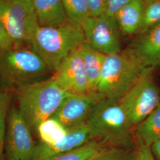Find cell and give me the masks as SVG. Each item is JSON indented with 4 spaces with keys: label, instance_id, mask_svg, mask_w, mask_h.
I'll use <instances>...</instances> for the list:
<instances>
[{
    "label": "cell",
    "instance_id": "cell-1",
    "mask_svg": "<svg viewBox=\"0 0 160 160\" xmlns=\"http://www.w3.org/2000/svg\"><path fill=\"white\" fill-rule=\"evenodd\" d=\"M86 123L94 139L109 148L132 149L135 139L126 113L119 100L103 98L92 109Z\"/></svg>",
    "mask_w": 160,
    "mask_h": 160
},
{
    "label": "cell",
    "instance_id": "cell-2",
    "mask_svg": "<svg viewBox=\"0 0 160 160\" xmlns=\"http://www.w3.org/2000/svg\"><path fill=\"white\" fill-rule=\"evenodd\" d=\"M19 109L33 131L57 112L69 92L52 79L38 80L14 89Z\"/></svg>",
    "mask_w": 160,
    "mask_h": 160
},
{
    "label": "cell",
    "instance_id": "cell-3",
    "mask_svg": "<svg viewBox=\"0 0 160 160\" xmlns=\"http://www.w3.org/2000/svg\"><path fill=\"white\" fill-rule=\"evenodd\" d=\"M85 42L81 28L69 23L57 28L39 26L29 47L42 58L54 73Z\"/></svg>",
    "mask_w": 160,
    "mask_h": 160
},
{
    "label": "cell",
    "instance_id": "cell-4",
    "mask_svg": "<svg viewBox=\"0 0 160 160\" xmlns=\"http://www.w3.org/2000/svg\"><path fill=\"white\" fill-rule=\"evenodd\" d=\"M145 69L126 50L106 55L96 94L100 100H119Z\"/></svg>",
    "mask_w": 160,
    "mask_h": 160
},
{
    "label": "cell",
    "instance_id": "cell-5",
    "mask_svg": "<svg viewBox=\"0 0 160 160\" xmlns=\"http://www.w3.org/2000/svg\"><path fill=\"white\" fill-rule=\"evenodd\" d=\"M49 72L42 58L30 47L0 51V81L9 88L40 80Z\"/></svg>",
    "mask_w": 160,
    "mask_h": 160
},
{
    "label": "cell",
    "instance_id": "cell-6",
    "mask_svg": "<svg viewBox=\"0 0 160 160\" xmlns=\"http://www.w3.org/2000/svg\"><path fill=\"white\" fill-rule=\"evenodd\" d=\"M154 69H145L119 100L132 128L143 122L160 103V91L153 77Z\"/></svg>",
    "mask_w": 160,
    "mask_h": 160
},
{
    "label": "cell",
    "instance_id": "cell-7",
    "mask_svg": "<svg viewBox=\"0 0 160 160\" xmlns=\"http://www.w3.org/2000/svg\"><path fill=\"white\" fill-rule=\"evenodd\" d=\"M0 20L15 46H29L39 27L32 0H0Z\"/></svg>",
    "mask_w": 160,
    "mask_h": 160
},
{
    "label": "cell",
    "instance_id": "cell-8",
    "mask_svg": "<svg viewBox=\"0 0 160 160\" xmlns=\"http://www.w3.org/2000/svg\"><path fill=\"white\" fill-rule=\"evenodd\" d=\"M81 28L86 43L96 51L105 55L122 51V32L114 16L106 13L96 17L88 16Z\"/></svg>",
    "mask_w": 160,
    "mask_h": 160
},
{
    "label": "cell",
    "instance_id": "cell-9",
    "mask_svg": "<svg viewBox=\"0 0 160 160\" xmlns=\"http://www.w3.org/2000/svg\"><path fill=\"white\" fill-rule=\"evenodd\" d=\"M33 131L18 109L11 104L7 118L5 150L8 160H31L36 144Z\"/></svg>",
    "mask_w": 160,
    "mask_h": 160
},
{
    "label": "cell",
    "instance_id": "cell-10",
    "mask_svg": "<svg viewBox=\"0 0 160 160\" xmlns=\"http://www.w3.org/2000/svg\"><path fill=\"white\" fill-rule=\"evenodd\" d=\"M51 78L65 92L77 94H90L87 75L80 48L63 62Z\"/></svg>",
    "mask_w": 160,
    "mask_h": 160
},
{
    "label": "cell",
    "instance_id": "cell-11",
    "mask_svg": "<svg viewBox=\"0 0 160 160\" xmlns=\"http://www.w3.org/2000/svg\"><path fill=\"white\" fill-rule=\"evenodd\" d=\"M100 98L96 94H77L69 93L52 117L66 128L86 122L92 109Z\"/></svg>",
    "mask_w": 160,
    "mask_h": 160
},
{
    "label": "cell",
    "instance_id": "cell-12",
    "mask_svg": "<svg viewBox=\"0 0 160 160\" xmlns=\"http://www.w3.org/2000/svg\"><path fill=\"white\" fill-rule=\"evenodd\" d=\"M94 139L88 124L85 122L67 128L65 137L54 144L37 143L31 160H45L56 155L77 148Z\"/></svg>",
    "mask_w": 160,
    "mask_h": 160
},
{
    "label": "cell",
    "instance_id": "cell-13",
    "mask_svg": "<svg viewBox=\"0 0 160 160\" xmlns=\"http://www.w3.org/2000/svg\"><path fill=\"white\" fill-rule=\"evenodd\" d=\"M125 50L145 68L160 66V23L136 35Z\"/></svg>",
    "mask_w": 160,
    "mask_h": 160
},
{
    "label": "cell",
    "instance_id": "cell-14",
    "mask_svg": "<svg viewBox=\"0 0 160 160\" xmlns=\"http://www.w3.org/2000/svg\"><path fill=\"white\" fill-rule=\"evenodd\" d=\"M40 27L57 28L71 23L61 0H32Z\"/></svg>",
    "mask_w": 160,
    "mask_h": 160
},
{
    "label": "cell",
    "instance_id": "cell-15",
    "mask_svg": "<svg viewBox=\"0 0 160 160\" xmlns=\"http://www.w3.org/2000/svg\"><path fill=\"white\" fill-rule=\"evenodd\" d=\"M143 0H133L114 14L120 31L128 36L138 33L143 14Z\"/></svg>",
    "mask_w": 160,
    "mask_h": 160
},
{
    "label": "cell",
    "instance_id": "cell-16",
    "mask_svg": "<svg viewBox=\"0 0 160 160\" xmlns=\"http://www.w3.org/2000/svg\"><path fill=\"white\" fill-rule=\"evenodd\" d=\"M80 51L87 75L89 93L96 94L106 55L96 51L86 42L80 46Z\"/></svg>",
    "mask_w": 160,
    "mask_h": 160
},
{
    "label": "cell",
    "instance_id": "cell-17",
    "mask_svg": "<svg viewBox=\"0 0 160 160\" xmlns=\"http://www.w3.org/2000/svg\"><path fill=\"white\" fill-rule=\"evenodd\" d=\"M135 143L151 146L160 140V103L148 116L136 127Z\"/></svg>",
    "mask_w": 160,
    "mask_h": 160
},
{
    "label": "cell",
    "instance_id": "cell-18",
    "mask_svg": "<svg viewBox=\"0 0 160 160\" xmlns=\"http://www.w3.org/2000/svg\"><path fill=\"white\" fill-rule=\"evenodd\" d=\"M109 148L102 142L92 139L77 148L56 155L45 160H91Z\"/></svg>",
    "mask_w": 160,
    "mask_h": 160
},
{
    "label": "cell",
    "instance_id": "cell-19",
    "mask_svg": "<svg viewBox=\"0 0 160 160\" xmlns=\"http://www.w3.org/2000/svg\"><path fill=\"white\" fill-rule=\"evenodd\" d=\"M40 142L52 145L60 141L67 133V128L56 119L51 117L41 122L36 129Z\"/></svg>",
    "mask_w": 160,
    "mask_h": 160
},
{
    "label": "cell",
    "instance_id": "cell-20",
    "mask_svg": "<svg viewBox=\"0 0 160 160\" xmlns=\"http://www.w3.org/2000/svg\"><path fill=\"white\" fill-rule=\"evenodd\" d=\"M143 14L138 34L160 23V0H143Z\"/></svg>",
    "mask_w": 160,
    "mask_h": 160
},
{
    "label": "cell",
    "instance_id": "cell-21",
    "mask_svg": "<svg viewBox=\"0 0 160 160\" xmlns=\"http://www.w3.org/2000/svg\"><path fill=\"white\" fill-rule=\"evenodd\" d=\"M71 23L81 27L86 18L90 16L86 0H61Z\"/></svg>",
    "mask_w": 160,
    "mask_h": 160
},
{
    "label": "cell",
    "instance_id": "cell-22",
    "mask_svg": "<svg viewBox=\"0 0 160 160\" xmlns=\"http://www.w3.org/2000/svg\"><path fill=\"white\" fill-rule=\"evenodd\" d=\"M12 102V94L0 89V160H4L7 118Z\"/></svg>",
    "mask_w": 160,
    "mask_h": 160
},
{
    "label": "cell",
    "instance_id": "cell-23",
    "mask_svg": "<svg viewBox=\"0 0 160 160\" xmlns=\"http://www.w3.org/2000/svg\"><path fill=\"white\" fill-rule=\"evenodd\" d=\"M91 160H135V147L132 149L109 148Z\"/></svg>",
    "mask_w": 160,
    "mask_h": 160
},
{
    "label": "cell",
    "instance_id": "cell-24",
    "mask_svg": "<svg viewBox=\"0 0 160 160\" xmlns=\"http://www.w3.org/2000/svg\"><path fill=\"white\" fill-rule=\"evenodd\" d=\"M89 15L96 17L106 13L108 0H86Z\"/></svg>",
    "mask_w": 160,
    "mask_h": 160
},
{
    "label": "cell",
    "instance_id": "cell-25",
    "mask_svg": "<svg viewBox=\"0 0 160 160\" xmlns=\"http://www.w3.org/2000/svg\"><path fill=\"white\" fill-rule=\"evenodd\" d=\"M14 46L10 35L0 20V51H6Z\"/></svg>",
    "mask_w": 160,
    "mask_h": 160
},
{
    "label": "cell",
    "instance_id": "cell-26",
    "mask_svg": "<svg viewBox=\"0 0 160 160\" xmlns=\"http://www.w3.org/2000/svg\"><path fill=\"white\" fill-rule=\"evenodd\" d=\"M135 160H155L150 146L135 143Z\"/></svg>",
    "mask_w": 160,
    "mask_h": 160
},
{
    "label": "cell",
    "instance_id": "cell-27",
    "mask_svg": "<svg viewBox=\"0 0 160 160\" xmlns=\"http://www.w3.org/2000/svg\"><path fill=\"white\" fill-rule=\"evenodd\" d=\"M132 1L133 0H108L106 14L114 16V14L120 8Z\"/></svg>",
    "mask_w": 160,
    "mask_h": 160
},
{
    "label": "cell",
    "instance_id": "cell-28",
    "mask_svg": "<svg viewBox=\"0 0 160 160\" xmlns=\"http://www.w3.org/2000/svg\"><path fill=\"white\" fill-rule=\"evenodd\" d=\"M155 160H160V140L155 141L150 146Z\"/></svg>",
    "mask_w": 160,
    "mask_h": 160
}]
</instances>
